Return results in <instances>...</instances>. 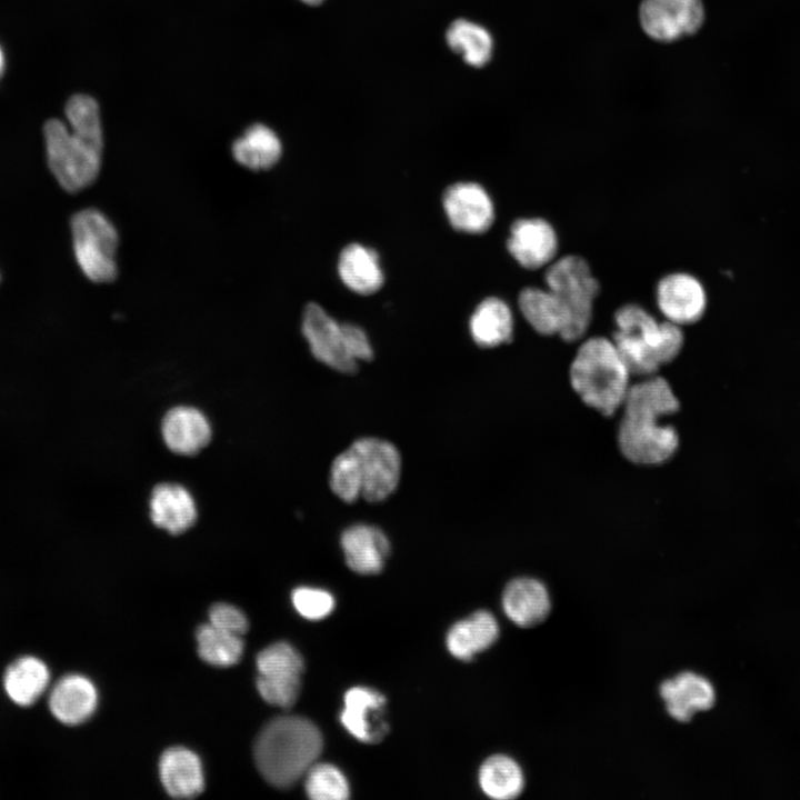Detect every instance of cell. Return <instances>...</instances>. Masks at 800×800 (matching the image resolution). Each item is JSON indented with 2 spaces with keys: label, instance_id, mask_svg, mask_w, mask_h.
<instances>
[{
  "label": "cell",
  "instance_id": "6da1fadb",
  "mask_svg": "<svg viewBox=\"0 0 800 800\" xmlns=\"http://www.w3.org/2000/svg\"><path fill=\"white\" fill-rule=\"evenodd\" d=\"M621 409L618 444L629 461L653 466L676 453L678 433L663 420L678 411L679 400L664 378L653 374L631 383Z\"/></svg>",
  "mask_w": 800,
  "mask_h": 800
},
{
  "label": "cell",
  "instance_id": "7a4b0ae2",
  "mask_svg": "<svg viewBox=\"0 0 800 800\" xmlns=\"http://www.w3.org/2000/svg\"><path fill=\"white\" fill-rule=\"evenodd\" d=\"M70 129L59 119L43 127L48 166L66 191L91 186L101 167L103 138L99 107L86 94L72 96L64 108Z\"/></svg>",
  "mask_w": 800,
  "mask_h": 800
},
{
  "label": "cell",
  "instance_id": "3957f363",
  "mask_svg": "<svg viewBox=\"0 0 800 800\" xmlns=\"http://www.w3.org/2000/svg\"><path fill=\"white\" fill-rule=\"evenodd\" d=\"M612 340L631 376L649 377L673 361L684 344L682 327L658 320L644 307L628 302L613 313Z\"/></svg>",
  "mask_w": 800,
  "mask_h": 800
},
{
  "label": "cell",
  "instance_id": "277c9868",
  "mask_svg": "<svg viewBox=\"0 0 800 800\" xmlns=\"http://www.w3.org/2000/svg\"><path fill=\"white\" fill-rule=\"evenodd\" d=\"M321 750V733L310 720L282 716L268 722L259 733L254 760L269 783L288 788L316 763Z\"/></svg>",
  "mask_w": 800,
  "mask_h": 800
},
{
  "label": "cell",
  "instance_id": "5b68a950",
  "mask_svg": "<svg viewBox=\"0 0 800 800\" xmlns=\"http://www.w3.org/2000/svg\"><path fill=\"white\" fill-rule=\"evenodd\" d=\"M631 373L613 340L586 338L569 368L571 386L580 399L603 416H612L624 401Z\"/></svg>",
  "mask_w": 800,
  "mask_h": 800
},
{
  "label": "cell",
  "instance_id": "8992f818",
  "mask_svg": "<svg viewBox=\"0 0 800 800\" xmlns=\"http://www.w3.org/2000/svg\"><path fill=\"white\" fill-rule=\"evenodd\" d=\"M544 286L561 300L569 321L560 338L574 342L584 338L593 317L600 282L586 258L574 253L557 257L544 268Z\"/></svg>",
  "mask_w": 800,
  "mask_h": 800
},
{
  "label": "cell",
  "instance_id": "52a82bcc",
  "mask_svg": "<svg viewBox=\"0 0 800 800\" xmlns=\"http://www.w3.org/2000/svg\"><path fill=\"white\" fill-rule=\"evenodd\" d=\"M72 246L83 274L96 283L112 282L118 276V231L98 209L88 208L71 218Z\"/></svg>",
  "mask_w": 800,
  "mask_h": 800
},
{
  "label": "cell",
  "instance_id": "ba28073f",
  "mask_svg": "<svg viewBox=\"0 0 800 800\" xmlns=\"http://www.w3.org/2000/svg\"><path fill=\"white\" fill-rule=\"evenodd\" d=\"M350 448L357 458L361 497L371 502L387 499L400 479L401 459L397 448L378 438H361Z\"/></svg>",
  "mask_w": 800,
  "mask_h": 800
},
{
  "label": "cell",
  "instance_id": "9c48e42d",
  "mask_svg": "<svg viewBox=\"0 0 800 800\" xmlns=\"http://www.w3.org/2000/svg\"><path fill=\"white\" fill-rule=\"evenodd\" d=\"M654 298L663 319L680 327L698 322L708 303L702 282L687 271L663 274L656 284Z\"/></svg>",
  "mask_w": 800,
  "mask_h": 800
},
{
  "label": "cell",
  "instance_id": "30bf717a",
  "mask_svg": "<svg viewBox=\"0 0 800 800\" xmlns=\"http://www.w3.org/2000/svg\"><path fill=\"white\" fill-rule=\"evenodd\" d=\"M701 0H642L640 22L654 40L669 42L694 33L702 24Z\"/></svg>",
  "mask_w": 800,
  "mask_h": 800
},
{
  "label": "cell",
  "instance_id": "8fae6325",
  "mask_svg": "<svg viewBox=\"0 0 800 800\" xmlns=\"http://www.w3.org/2000/svg\"><path fill=\"white\" fill-rule=\"evenodd\" d=\"M302 333L313 357L320 362L343 373L357 370L358 362L347 349L342 323L330 317L321 306L314 302L306 306Z\"/></svg>",
  "mask_w": 800,
  "mask_h": 800
},
{
  "label": "cell",
  "instance_id": "7c38bea8",
  "mask_svg": "<svg viewBox=\"0 0 800 800\" xmlns=\"http://www.w3.org/2000/svg\"><path fill=\"white\" fill-rule=\"evenodd\" d=\"M507 249L522 268L537 270L546 268L557 258L559 237L548 219L522 217L510 227Z\"/></svg>",
  "mask_w": 800,
  "mask_h": 800
},
{
  "label": "cell",
  "instance_id": "4fadbf2b",
  "mask_svg": "<svg viewBox=\"0 0 800 800\" xmlns=\"http://www.w3.org/2000/svg\"><path fill=\"white\" fill-rule=\"evenodd\" d=\"M443 208L451 226L462 232H486L494 221L491 197L476 182L449 186L443 193Z\"/></svg>",
  "mask_w": 800,
  "mask_h": 800
},
{
  "label": "cell",
  "instance_id": "5bb4252c",
  "mask_svg": "<svg viewBox=\"0 0 800 800\" xmlns=\"http://www.w3.org/2000/svg\"><path fill=\"white\" fill-rule=\"evenodd\" d=\"M659 691L668 713L680 722H688L696 713L712 709L717 701L712 682L691 671L664 680Z\"/></svg>",
  "mask_w": 800,
  "mask_h": 800
},
{
  "label": "cell",
  "instance_id": "9a60e30c",
  "mask_svg": "<svg viewBox=\"0 0 800 800\" xmlns=\"http://www.w3.org/2000/svg\"><path fill=\"white\" fill-rule=\"evenodd\" d=\"M384 697L369 688L354 687L344 694V708L340 714L343 727L356 739L374 743L388 732V724L382 719Z\"/></svg>",
  "mask_w": 800,
  "mask_h": 800
},
{
  "label": "cell",
  "instance_id": "2e32d148",
  "mask_svg": "<svg viewBox=\"0 0 800 800\" xmlns=\"http://www.w3.org/2000/svg\"><path fill=\"white\" fill-rule=\"evenodd\" d=\"M506 616L522 628L543 622L550 613L551 600L546 586L534 578L511 580L502 593Z\"/></svg>",
  "mask_w": 800,
  "mask_h": 800
},
{
  "label": "cell",
  "instance_id": "e0dca14e",
  "mask_svg": "<svg viewBox=\"0 0 800 800\" xmlns=\"http://www.w3.org/2000/svg\"><path fill=\"white\" fill-rule=\"evenodd\" d=\"M341 547L348 567L360 574L380 572L390 551L384 533L377 527L363 523L343 531Z\"/></svg>",
  "mask_w": 800,
  "mask_h": 800
},
{
  "label": "cell",
  "instance_id": "ac0fdd59",
  "mask_svg": "<svg viewBox=\"0 0 800 800\" xmlns=\"http://www.w3.org/2000/svg\"><path fill=\"white\" fill-rule=\"evenodd\" d=\"M97 703L96 687L80 674H69L60 679L49 698L52 714L70 726L86 721L94 712Z\"/></svg>",
  "mask_w": 800,
  "mask_h": 800
},
{
  "label": "cell",
  "instance_id": "d6986e66",
  "mask_svg": "<svg viewBox=\"0 0 800 800\" xmlns=\"http://www.w3.org/2000/svg\"><path fill=\"white\" fill-rule=\"evenodd\" d=\"M518 307L530 327L541 336H561L569 314L561 300L549 288L530 286L518 296Z\"/></svg>",
  "mask_w": 800,
  "mask_h": 800
},
{
  "label": "cell",
  "instance_id": "ffe728a7",
  "mask_svg": "<svg viewBox=\"0 0 800 800\" xmlns=\"http://www.w3.org/2000/svg\"><path fill=\"white\" fill-rule=\"evenodd\" d=\"M159 771L166 791L174 798H192L203 790L201 761L187 748L166 750L160 759Z\"/></svg>",
  "mask_w": 800,
  "mask_h": 800
},
{
  "label": "cell",
  "instance_id": "44dd1931",
  "mask_svg": "<svg viewBox=\"0 0 800 800\" xmlns=\"http://www.w3.org/2000/svg\"><path fill=\"white\" fill-rule=\"evenodd\" d=\"M162 436L171 451L192 454L207 446L211 429L207 418L198 409L177 407L164 416Z\"/></svg>",
  "mask_w": 800,
  "mask_h": 800
},
{
  "label": "cell",
  "instance_id": "7402d4cb",
  "mask_svg": "<svg viewBox=\"0 0 800 800\" xmlns=\"http://www.w3.org/2000/svg\"><path fill=\"white\" fill-rule=\"evenodd\" d=\"M150 516L156 526L171 533H180L193 524L197 510L191 494L184 488L163 483L156 487L151 494Z\"/></svg>",
  "mask_w": 800,
  "mask_h": 800
},
{
  "label": "cell",
  "instance_id": "603a6c76",
  "mask_svg": "<svg viewBox=\"0 0 800 800\" xmlns=\"http://www.w3.org/2000/svg\"><path fill=\"white\" fill-rule=\"evenodd\" d=\"M338 272L342 282L356 293L371 294L383 283L378 253L360 243H350L339 256Z\"/></svg>",
  "mask_w": 800,
  "mask_h": 800
},
{
  "label": "cell",
  "instance_id": "cb8c5ba5",
  "mask_svg": "<svg viewBox=\"0 0 800 800\" xmlns=\"http://www.w3.org/2000/svg\"><path fill=\"white\" fill-rule=\"evenodd\" d=\"M498 636L499 627L493 614L479 610L451 627L447 634V647L456 658L470 660L476 653L491 647Z\"/></svg>",
  "mask_w": 800,
  "mask_h": 800
},
{
  "label": "cell",
  "instance_id": "d4e9b609",
  "mask_svg": "<svg viewBox=\"0 0 800 800\" xmlns=\"http://www.w3.org/2000/svg\"><path fill=\"white\" fill-rule=\"evenodd\" d=\"M514 321L509 304L488 297L474 309L470 319V333L479 347L493 348L509 342L513 337Z\"/></svg>",
  "mask_w": 800,
  "mask_h": 800
},
{
  "label": "cell",
  "instance_id": "484cf974",
  "mask_svg": "<svg viewBox=\"0 0 800 800\" xmlns=\"http://www.w3.org/2000/svg\"><path fill=\"white\" fill-rule=\"evenodd\" d=\"M231 151L238 163L260 171L272 168L279 161L282 147L274 131L262 123H254L234 140Z\"/></svg>",
  "mask_w": 800,
  "mask_h": 800
},
{
  "label": "cell",
  "instance_id": "4316f807",
  "mask_svg": "<svg viewBox=\"0 0 800 800\" xmlns=\"http://www.w3.org/2000/svg\"><path fill=\"white\" fill-rule=\"evenodd\" d=\"M49 678V670L40 659L22 657L7 669L4 689L12 701L29 706L42 694Z\"/></svg>",
  "mask_w": 800,
  "mask_h": 800
},
{
  "label": "cell",
  "instance_id": "83f0119b",
  "mask_svg": "<svg viewBox=\"0 0 800 800\" xmlns=\"http://www.w3.org/2000/svg\"><path fill=\"white\" fill-rule=\"evenodd\" d=\"M482 791L497 800L517 798L523 790L524 777L519 764L503 754L488 758L479 771Z\"/></svg>",
  "mask_w": 800,
  "mask_h": 800
},
{
  "label": "cell",
  "instance_id": "f1b7e54d",
  "mask_svg": "<svg viewBox=\"0 0 800 800\" xmlns=\"http://www.w3.org/2000/svg\"><path fill=\"white\" fill-rule=\"evenodd\" d=\"M447 42L470 66L482 67L491 58L492 38L490 33L483 27L471 21L456 20L447 31Z\"/></svg>",
  "mask_w": 800,
  "mask_h": 800
},
{
  "label": "cell",
  "instance_id": "f546056e",
  "mask_svg": "<svg viewBox=\"0 0 800 800\" xmlns=\"http://www.w3.org/2000/svg\"><path fill=\"white\" fill-rule=\"evenodd\" d=\"M198 653L207 663L216 667L236 664L243 652L241 636L202 624L197 631Z\"/></svg>",
  "mask_w": 800,
  "mask_h": 800
},
{
  "label": "cell",
  "instance_id": "4dcf8cb0",
  "mask_svg": "<svg viewBox=\"0 0 800 800\" xmlns=\"http://www.w3.org/2000/svg\"><path fill=\"white\" fill-rule=\"evenodd\" d=\"M260 676L301 677L304 664L300 653L287 642H277L264 648L257 656Z\"/></svg>",
  "mask_w": 800,
  "mask_h": 800
},
{
  "label": "cell",
  "instance_id": "1f68e13d",
  "mask_svg": "<svg viewBox=\"0 0 800 800\" xmlns=\"http://www.w3.org/2000/svg\"><path fill=\"white\" fill-rule=\"evenodd\" d=\"M306 792L313 800H343L349 786L338 768L329 763H314L306 773Z\"/></svg>",
  "mask_w": 800,
  "mask_h": 800
},
{
  "label": "cell",
  "instance_id": "d6a6232c",
  "mask_svg": "<svg viewBox=\"0 0 800 800\" xmlns=\"http://www.w3.org/2000/svg\"><path fill=\"white\" fill-rule=\"evenodd\" d=\"M329 482L334 494L344 502H353L361 497L357 458L350 447L333 460Z\"/></svg>",
  "mask_w": 800,
  "mask_h": 800
},
{
  "label": "cell",
  "instance_id": "836d02e7",
  "mask_svg": "<svg viewBox=\"0 0 800 800\" xmlns=\"http://www.w3.org/2000/svg\"><path fill=\"white\" fill-rule=\"evenodd\" d=\"M301 677H267L258 676L257 689L270 704L280 708L292 707L300 693Z\"/></svg>",
  "mask_w": 800,
  "mask_h": 800
},
{
  "label": "cell",
  "instance_id": "e575fe53",
  "mask_svg": "<svg viewBox=\"0 0 800 800\" xmlns=\"http://www.w3.org/2000/svg\"><path fill=\"white\" fill-rule=\"evenodd\" d=\"M296 610L304 618L319 620L327 617L334 607L333 597L321 589L300 587L292 592Z\"/></svg>",
  "mask_w": 800,
  "mask_h": 800
},
{
  "label": "cell",
  "instance_id": "d590c367",
  "mask_svg": "<svg viewBox=\"0 0 800 800\" xmlns=\"http://www.w3.org/2000/svg\"><path fill=\"white\" fill-rule=\"evenodd\" d=\"M210 624L213 627L242 636L248 630V620L243 612L232 604L217 603L209 611Z\"/></svg>",
  "mask_w": 800,
  "mask_h": 800
},
{
  "label": "cell",
  "instance_id": "8d00e7d4",
  "mask_svg": "<svg viewBox=\"0 0 800 800\" xmlns=\"http://www.w3.org/2000/svg\"><path fill=\"white\" fill-rule=\"evenodd\" d=\"M344 340L350 356L357 361H367L373 351L366 332L352 323H342Z\"/></svg>",
  "mask_w": 800,
  "mask_h": 800
},
{
  "label": "cell",
  "instance_id": "74e56055",
  "mask_svg": "<svg viewBox=\"0 0 800 800\" xmlns=\"http://www.w3.org/2000/svg\"><path fill=\"white\" fill-rule=\"evenodd\" d=\"M301 1H303L304 3L310 4V6H318L321 2H323L324 0H301Z\"/></svg>",
  "mask_w": 800,
  "mask_h": 800
},
{
  "label": "cell",
  "instance_id": "f35d334b",
  "mask_svg": "<svg viewBox=\"0 0 800 800\" xmlns=\"http://www.w3.org/2000/svg\"><path fill=\"white\" fill-rule=\"evenodd\" d=\"M3 64H4L3 54H2V51H1V49H0V76H1L2 70H3Z\"/></svg>",
  "mask_w": 800,
  "mask_h": 800
}]
</instances>
